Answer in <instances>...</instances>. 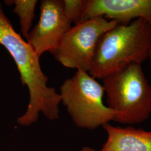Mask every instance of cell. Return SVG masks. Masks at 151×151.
Returning a JSON list of instances; mask_svg holds the SVG:
<instances>
[{
	"mask_svg": "<svg viewBox=\"0 0 151 151\" xmlns=\"http://www.w3.org/2000/svg\"><path fill=\"white\" fill-rule=\"evenodd\" d=\"M118 24L98 17L72 27L53 53L55 59L65 67L88 72L100 38Z\"/></svg>",
	"mask_w": 151,
	"mask_h": 151,
	"instance_id": "cell-5",
	"label": "cell"
},
{
	"mask_svg": "<svg viewBox=\"0 0 151 151\" xmlns=\"http://www.w3.org/2000/svg\"><path fill=\"white\" fill-rule=\"evenodd\" d=\"M98 17L119 24L138 19L151 24V0H86L83 22Z\"/></svg>",
	"mask_w": 151,
	"mask_h": 151,
	"instance_id": "cell-7",
	"label": "cell"
},
{
	"mask_svg": "<svg viewBox=\"0 0 151 151\" xmlns=\"http://www.w3.org/2000/svg\"><path fill=\"white\" fill-rule=\"evenodd\" d=\"M109 108L116 113L114 122L134 125L151 115V85L141 64L130 65L103 79Z\"/></svg>",
	"mask_w": 151,
	"mask_h": 151,
	"instance_id": "cell-3",
	"label": "cell"
},
{
	"mask_svg": "<svg viewBox=\"0 0 151 151\" xmlns=\"http://www.w3.org/2000/svg\"><path fill=\"white\" fill-rule=\"evenodd\" d=\"M40 9L39 20L27 38L39 58L47 52L53 54L72 27L64 14L63 0H42Z\"/></svg>",
	"mask_w": 151,
	"mask_h": 151,
	"instance_id": "cell-6",
	"label": "cell"
},
{
	"mask_svg": "<svg viewBox=\"0 0 151 151\" xmlns=\"http://www.w3.org/2000/svg\"><path fill=\"white\" fill-rule=\"evenodd\" d=\"M80 151H96L93 148H91L89 146H85L82 148Z\"/></svg>",
	"mask_w": 151,
	"mask_h": 151,
	"instance_id": "cell-11",
	"label": "cell"
},
{
	"mask_svg": "<svg viewBox=\"0 0 151 151\" xmlns=\"http://www.w3.org/2000/svg\"><path fill=\"white\" fill-rule=\"evenodd\" d=\"M148 59L149 60V62H150V65L151 67V46L150 51H149V54H148Z\"/></svg>",
	"mask_w": 151,
	"mask_h": 151,
	"instance_id": "cell-12",
	"label": "cell"
},
{
	"mask_svg": "<svg viewBox=\"0 0 151 151\" xmlns=\"http://www.w3.org/2000/svg\"><path fill=\"white\" fill-rule=\"evenodd\" d=\"M86 3V0H63L64 14L71 24L83 22Z\"/></svg>",
	"mask_w": 151,
	"mask_h": 151,
	"instance_id": "cell-10",
	"label": "cell"
},
{
	"mask_svg": "<svg viewBox=\"0 0 151 151\" xmlns=\"http://www.w3.org/2000/svg\"><path fill=\"white\" fill-rule=\"evenodd\" d=\"M4 2L7 5L14 6L12 12L18 16L21 27V33L22 37L27 39L28 34L31 30L38 1L6 0Z\"/></svg>",
	"mask_w": 151,
	"mask_h": 151,
	"instance_id": "cell-9",
	"label": "cell"
},
{
	"mask_svg": "<svg viewBox=\"0 0 151 151\" xmlns=\"http://www.w3.org/2000/svg\"><path fill=\"white\" fill-rule=\"evenodd\" d=\"M102 85L88 72L77 70L60 87L61 102L76 125L94 130L114 121L116 113L104 103Z\"/></svg>",
	"mask_w": 151,
	"mask_h": 151,
	"instance_id": "cell-4",
	"label": "cell"
},
{
	"mask_svg": "<svg viewBox=\"0 0 151 151\" xmlns=\"http://www.w3.org/2000/svg\"><path fill=\"white\" fill-rule=\"evenodd\" d=\"M0 45L14 60L23 86L27 87L29 101L25 113L17 119L20 126L27 127L38 121L40 114L50 120L60 118V93L48 86V77L40 67L32 47L15 30L0 2Z\"/></svg>",
	"mask_w": 151,
	"mask_h": 151,
	"instance_id": "cell-1",
	"label": "cell"
},
{
	"mask_svg": "<svg viewBox=\"0 0 151 151\" xmlns=\"http://www.w3.org/2000/svg\"><path fill=\"white\" fill-rule=\"evenodd\" d=\"M151 46V24L142 19L118 24L100 37L88 73L103 80L130 65L142 64Z\"/></svg>",
	"mask_w": 151,
	"mask_h": 151,
	"instance_id": "cell-2",
	"label": "cell"
},
{
	"mask_svg": "<svg viewBox=\"0 0 151 151\" xmlns=\"http://www.w3.org/2000/svg\"><path fill=\"white\" fill-rule=\"evenodd\" d=\"M103 128L107 139L98 151H151V130L108 123Z\"/></svg>",
	"mask_w": 151,
	"mask_h": 151,
	"instance_id": "cell-8",
	"label": "cell"
}]
</instances>
